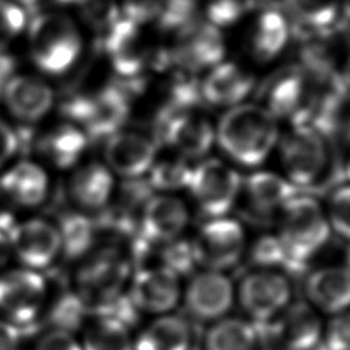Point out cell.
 <instances>
[{"instance_id":"obj_16","label":"cell","mask_w":350,"mask_h":350,"mask_svg":"<svg viewBox=\"0 0 350 350\" xmlns=\"http://www.w3.org/2000/svg\"><path fill=\"white\" fill-rule=\"evenodd\" d=\"M11 247L19 267L37 272L52 265L63 252L57 226L41 217L15 223L11 231Z\"/></svg>"},{"instance_id":"obj_15","label":"cell","mask_w":350,"mask_h":350,"mask_svg":"<svg viewBox=\"0 0 350 350\" xmlns=\"http://www.w3.org/2000/svg\"><path fill=\"white\" fill-rule=\"evenodd\" d=\"M182 297L191 319L215 323L227 317L234 305L235 288L224 272L201 269L190 276Z\"/></svg>"},{"instance_id":"obj_6","label":"cell","mask_w":350,"mask_h":350,"mask_svg":"<svg viewBox=\"0 0 350 350\" xmlns=\"http://www.w3.org/2000/svg\"><path fill=\"white\" fill-rule=\"evenodd\" d=\"M243 178L219 159H204L191 167L187 190L206 219L227 216L237 206Z\"/></svg>"},{"instance_id":"obj_17","label":"cell","mask_w":350,"mask_h":350,"mask_svg":"<svg viewBox=\"0 0 350 350\" xmlns=\"http://www.w3.org/2000/svg\"><path fill=\"white\" fill-rule=\"evenodd\" d=\"M170 59L185 72L213 68L223 62L226 45L220 30L212 23L191 21L178 30Z\"/></svg>"},{"instance_id":"obj_30","label":"cell","mask_w":350,"mask_h":350,"mask_svg":"<svg viewBox=\"0 0 350 350\" xmlns=\"http://www.w3.org/2000/svg\"><path fill=\"white\" fill-rule=\"evenodd\" d=\"M205 350H258L260 336L254 323L224 317L211 324L204 338Z\"/></svg>"},{"instance_id":"obj_45","label":"cell","mask_w":350,"mask_h":350,"mask_svg":"<svg viewBox=\"0 0 350 350\" xmlns=\"http://www.w3.org/2000/svg\"><path fill=\"white\" fill-rule=\"evenodd\" d=\"M19 343V328L0 317V350H18Z\"/></svg>"},{"instance_id":"obj_28","label":"cell","mask_w":350,"mask_h":350,"mask_svg":"<svg viewBox=\"0 0 350 350\" xmlns=\"http://www.w3.org/2000/svg\"><path fill=\"white\" fill-rule=\"evenodd\" d=\"M88 145V135L82 129L72 124H60L46 131L38 141L41 157L56 170L74 168Z\"/></svg>"},{"instance_id":"obj_12","label":"cell","mask_w":350,"mask_h":350,"mask_svg":"<svg viewBox=\"0 0 350 350\" xmlns=\"http://www.w3.org/2000/svg\"><path fill=\"white\" fill-rule=\"evenodd\" d=\"M48 299L41 272L23 267L0 272V317L19 327L34 321Z\"/></svg>"},{"instance_id":"obj_14","label":"cell","mask_w":350,"mask_h":350,"mask_svg":"<svg viewBox=\"0 0 350 350\" xmlns=\"http://www.w3.org/2000/svg\"><path fill=\"white\" fill-rule=\"evenodd\" d=\"M156 144L185 159H201L215 142V130L198 109L156 115Z\"/></svg>"},{"instance_id":"obj_27","label":"cell","mask_w":350,"mask_h":350,"mask_svg":"<svg viewBox=\"0 0 350 350\" xmlns=\"http://www.w3.org/2000/svg\"><path fill=\"white\" fill-rule=\"evenodd\" d=\"M190 323L176 314H160L148 323L134 338L133 350H191Z\"/></svg>"},{"instance_id":"obj_47","label":"cell","mask_w":350,"mask_h":350,"mask_svg":"<svg viewBox=\"0 0 350 350\" xmlns=\"http://www.w3.org/2000/svg\"><path fill=\"white\" fill-rule=\"evenodd\" d=\"M342 77V81L345 83V86L347 88V90L350 92V56L347 59V63H346V67L343 70V74L340 75Z\"/></svg>"},{"instance_id":"obj_10","label":"cell","mask_w":350,"mask_h":350,"mask_svg":"<svg viewBox=\"0 0 350 350\" xmlns=\"http://www.w3.org/2000/svg\"><path fill=\"white\" fill-rule=\"evenodd\" d=\"M235 297L252 323L264 324L288 306L293 286L290 278L279 271L253 268L239 280Z\"/></svg>"},{"instance_id":"obj_9","label":"cell","mask_w":350,"mask_h":350,"mask_svg":"<svg viewBox=\"0 0 350 350\" xmlns=\"http://www.w3.org/2000/svg\"><path fill=\"white\" fill-rule=\"evenodd\" d=\"M197 265L202 269L226 272L235 267L246 252V231L234 217L208 219L191 239Z\"/></svg>"},{"instance_id":"obj_31","label":"cell","mask_w":350,"mask_h":350,"mask_svg":"<svg viewBox=\"0 0 350 350\" xmlns=\"http://www.w3.org/2000/svg\"><path fill=\"white\" fill-rule=\"evenodd\" d=\"M284 4L301 36L331 30L340 11V0H284Z\"/></svg>"},{"instance_id":"obj_25","label":"cell","mask_w":350,"mask_h":350,"mask_svg":"<svg viewBox=\"0 0 350 350\" xmlns=\"http://www.w3.org/2000/svg\"><path fill=\"white\" fill-rule=\"evenodd\" d=\"M254 77L235 63H219L200 85L205 103L216 107H235L249 96Z\"/></svg>"},{"instance_id":"obj_49","label":"cell","mask_w":350,"mask_h":350,"mask_svg":"<svg viewBox=\"0 0 350 350\" xmlns=\"http://www.w3.org/2000/svg\"><path fill=\"white\" fill-rule=\"evenodd\" d=\"M343 174H345V176L347 178V180L350 183V156H349V159H347V161H346V164L343 167Z\"/></svg>"},{"instance_id":"obj_5","label":"cell","mask_w":350,"mask_h":350,"mask_svg":"<svg viewBox=\"0 0 350 350\" xmlns=\"http://www.w3.org/2000/svg\"><path fill=\"white\" fill-rule=\"evenodd\" d=\"M130 273V262L115 246L88 254L75 273L78 299L89 308L103 309L123 293Z\"/></svg>"},{"instance_id":"obj_1","label":"cell","mask_w":350,"mask_h":350,"mask_svg":"<svg viewBox=\"0 0 350 350\" xmlns=\"http://www.w3.org/2000/svg\"><path fill=\"white\" fill-rule=\"evenodd\" d=\"M220 149L243 167L261 165L279 141L276 119L258 104L231 107L215 130Z\"/></svg>"},{"instance_id":"obj_51","label":"cell","mask_w":350,"mask_h":350,"mask_svg":"<svg viewBox=\"0 0 350 350\" xmlns=\"http://www.w3.org/2000/svg\"><path fill=\"white\" fill-rule=\"evenodd\" d=\"M346 268L350 271V249L347 250V254H346Z\"/></svg>"},{"instance_id":"obj_50","label":"cell","mask_w":350,"mask_h":350,"mask_svg":"<svg viewBox=\"0 0 350 350\" xmlns=\"http://www.w3.org/2000/svg\"><path fill=\"white\" fill-rule=\"evenodd\" d=\"M258 350H278V349H275L273 346H271V345L264 343V342L260 340V349H258Z\"/></svg>"},{"instance_id":"obj_24","label":"cell","mask_w":350,"mask_h":350,"mask_svg":"<svg viewBox=\"0 0 350 350\" xmlns=\"http://www.w3.org/2000/svg\"><path fill=\"white\" fill-rule=\"evenodd\" d=\"M115 193V175L103 163L79 165L68 180V194L82 211L104 209Z\"/></svg>"},{"instance_id":"obj_48","label":"cell","mask_w":350,"mask_h":350,"mask_svg":"<svg viewBox=\"0 0 350 350\" xmlns=\"http://www.w3.org/2000/svg\"><path fill=\"white\" fill-rule=\"evenodd\" d=\"M41 0H12V3H15V4H22V5H25V7H33V5H36L37 3H40Z\"/></svg>"},{"instance_id":"obj_2","label":"cell","mask_w":350,"mask_h":350,"mask_svg":"<svg viewBox=\"0 0 350 350\" xmlns=\"http://www.w3.org/2000/svg\"><path fill=\"white\" fill-rule=\"evenodd\" d=\"M278 237L290 257L305 267L328 243L331 227L324 206L312 196L295 194L278 216Z\"/></svg>"},{"instance_id":"obj_35","label":"cell","mask_w":350,"mask_h":350,"mask_svg":"<svg viewBox=\"0 0 350 350\" xmlns=\"http://www.w3.org/2000/svg\"><path fill=\"white\" fill-rule=\"evenodd\" d=\"M157 264L165 267L176 276H191L194 269L198 268L191 239H185L183 237L160 245Z\"/></svg>"},{"instance_id":"obj_38","label":"cell","mask_w":350,"mask_h":350,"mask_svg":"<svg viewBox=\"0 0 350 350\" xmlns=\"http://www.w3.org/2000/svg\"><path fill=\"white\" fill-rule=\"evenodd\" d=\"M200 0H164V7L157 18V26L161 30H179L191 21L197 11Z\"/></svg>"},{"instance_id":"obj_13","label":"cell","mask_w":350,"mask_h":350,"mask_svg":"<svg viewBox=\"0 0 350 350\" xmlns=\"http://www.w3.org/2000/svg\"><path fill=\"white\" fill-rule=\"evenodd\" d=\"M283 175L271 171H256L242 180L237 205L242 216L257 226H268L278 220L284 205L298 194Z\"/></svg>"},{"instance_id":"obj_8","label":"cell","mask_w":350,"mask_h":350,"mask_svg":"<svg viewBox=\"0 0 350 350\" xmlns=\"http://www.w3.org/2000/svg\"><path fill=\"white\" fill-rule=\"evenodd\" d=\"M63 111L83 127L86 135L92 138H109L127 120L130 100L124 89L105 86L96 93L68 100Z\"/></svg>"},{"instance_id":"obj_39","label":"cell","mask_w":350,"mask_h":350,"mask_svg":"<svg viewBox=\"0 0 350 350\" xmlns=\"http://www.w3.org/2000/svg\"><path fill=\"white\" fill-rule=\"evenodd\" d=\"M323 343L328 350H350V309L332 316L324 327Z\"/></svg>"},{"instance_id":"obj_22","label":"cell","mask_w":350,"mask_h":350,"mask_svg":"<svg viewBox=\"0 0 350 350\" xmlns=\"http://www.w3.org/2000/svg\"><path fill=\"white\" fill-rule=\"evenodd\" d=\"M306 302L317 312L331 316L350 309V271L342 265H327L306 275Z\"/></svg>"},{"instance_id":"obj_42","label":"cell","mask_w":350,"mask_h":350,"mask_svg":"<svg viewBox=\"0 0 350 350\" xmlns=\"http://www.w3.org/2000/svg\"><path fill=\"white\" fill-rule=\"evenodd\" d=\"M33 350H82V346L70 331L55 328L40 336Z\"/></svg>"},{"instance_id":"obj_40","label":"cell","mask_w":350,"mask_h":350,"mask_svg":"<svg viewBox=\"0 0 350 350\" xmlns=\"http://www.w3.org/2000/svg\"><path fill=\"white\" fill-rule=\"evenodd\" d=\"M26 23L23 10L8 0H0V46L18 36Z\"/></svg>"},{"instance_id":"obj_52","label":"cell","mask_w":350,"mask_h":350,"mask_svg":"<svg viewBox=\"0 0 350 350\" xmlns=\"http://www.w3.org/2000/svg\"><path fill=\"white\" fill-rule=\"evenodd\" d=\"M313 350H328V349H327V347H325V346H324V343H323V342H321V343H320V345H319V346H317V347H314V349H313Z\"/></svg>"},{"instance_id":"obj_26","label":"cell","mask_w":350,"mask_h":350,"mask_svg":"<svg viewBox=\"0 0 350 350\" xmlns=\"http://www.w3.org/2000/svg\"><path fill=\"white\" fill-rule=\"evenodd\" d=\"M3 94L11 113L27 123L44 118L53 103L51 88L41 79L29 75H18L8 79Z\"/></svg>"},{"instance_id":"obj_20","label":"cell","mask_w":350,"mask_h":350,"mask_svg":"<svg viewBox=\"0 0 350 350\" xmlns=\"http://www.w3.org/2000/svg\"><path fill=\"white\" fill-rule=\"evenodd\" d=\"M157 144L150 137L135 131H118L104 148L108 170L126 180L145 178L157 157Z\"/></svg>"},{"instance_id":"obj_46","label":"cell","mask_w":350,"mask_h":350,"mask_svg":"<svg viewBox=\"0 0 350 350\" xmlns=\"http://www.w3.org/2000/svg\"><path fill=\"white\" fill-rule=\"evenodd\" d=\"M12 70H14V60L7 55L0 53V93L3 92Z\"/></svg>"},{"instance_id":"obj_41","label":"cell","mask_w":350,"mask_h":350,"mask_svg":"<svg viewBox=\"0 0 350 350\" xmlns=\"http://www.w3.org/2000/svg\"><path fill=\"white\" fill-rule=\"evenodd\" d=\"M164 7V0H123L124 18L137 25L157 21Z\"/></svg>"},{"instance_id":"obj_34","label":"cell","mask_w":350,"mask_h":350,"mask_svg":"<svg viewBox=\"0 0 350 350\" xmlns=\"http://www.w3.org/2000/svg\"><path fill=\"white\" fill-rule=\"evenodd\" d=\"M191 167L187 159L172 152L163 157L157 154L145 180L153 193L174 194V191L187 187Z\"/></svg>"},{"instance_id":"obj_29","label":"cell","mask_w":350,"mask_h":350,"mask_svg":"<svg viewBox=\"0 0 350 350\" xmlns=\"http://www.w3.org/2000/svg\"><path fill=\"white\" fill-rule=\"evenodd\" d=\"M290 37V23L283 12L276 8L262 11L252 34V53L258 62H269L286 46Z\"/></svg>"},{"instance_id":"obj_33","label":"cell","mask_w":350,"mask_h":350,"mask_svg":"<svg viewBox=\"0 0 350 350\" xmlns=\"http://www.w3.org/2000/svg\"><path fill=\"white\" fill-rule=\"evenodd\" d=\"M249 258L257 269L279 271L288 278L299 275L305 269L290 257L278 235L265 234L258 237L250 246Z\"/></svg>"},{"instance_id":"obj_36","label":"cell","mask_w":350,"mask_h":350,"mask_svg":"<svg viewBox=\"0 0 350 350\" xmlns=\"http://www.w3.org/2000/svg\"><path fill=\"white\" fill-rule=\"evenodd\" d=\"M324 209L331 231L350 243V183L335 187Z\"/></svg>"},{"instance_id":"obj_19","label":"cell","mask_w":350,"mask_h":350,"mask_svg":"<svg viewBox=\"0 0 350 350\" xmlns=\"http://www.w3.org/2000/svg\"><path fill=\"white\" fill-rule=\"evenodd\" d=\"M138 220L141 238L164 245L182 237L190 221V212L178 196L153 193L142 206Z\"/></svg>"},{"instance_id":"obj_32","label":"cell","mask_w":350,"mask_h":350,"mask_svg":"<svg viewBox=\"0 0 350 350\" xmlns=\"http://www.w3.org/2000/svg\"><path fill=\"white\" fill-rule=\"evenodd\" d=\"M131 328L120 320L100 314L85 327L82 350H133L134 338Z\"/></svg>"},{"instance_id":"obj_44","label":"cell","mask_w":350,"mask_h":350,"mask_svg":"<svg viewBox=\"0 0 350 350\" xmlns=\"http://www.w3.org/2000/svg\"><path fill=\"white\" fill-rule=\"evenodd\" d=\"M10 217L0 215V272L4 271L10 258L12 257L11 231L15 223H8Z\"/></svg>"},{"instance_id":"obj_53","label":"cell","mask_w":350,"mask_h":350,"mask_svg":"<svg viewBox=\"0 0 350 350\" xmlns=\"http://www.w3.org/2000/svg\"><path fill=\"white\" fill-rule=\"evenodd\" d=\"M256 3H258V1H267V0H254Z\"/></svg>"},{"instance_id":"obj_18","label":"cell","mask_w":350,"mask_h":350,"mask_svg":"<svg viewBox=\"0 0 350 350\" xmlns=\"http://www.w3.org/2000/svg\"><path fill=\"white\" fill-rule=\"evenodd\" d=\"M104 48L116 74L126 79H137L149 64L154 63L139 25L124 16L118 18L107 29Z\"/></svg>"},{"instance_id":"obj_37","label":"cell","mask_w":350,"mask_h":350,"mask_svg":"<svg viewBox=\"0 0 350 350\" xmlns=\"http://www.w3.org/2000/svg\"><path fill=\"white\" fill-rule=\"evenodd\" d=\"M254 4V0H208L206 21L217 29L232 26L239 22Z\"/></svg>"},{"instance_id":"obj_11","label":"cell","mask_w":350,"mask_h":350,"mask_svg":"<svg viewBox=\"0 0 350 350\" xmlns=\"http://www.w3.org/2000/svg\"><path fill=\"white\" fill-rule=\"evenodd\" d=\"M256 327L260 340L278 350H313L324 335L319 312L305 301L290 302L272 321Z\"/></svg>"},{"instance_id":"obj_43","label":"cell","mask_w":350,"mask_h":350,"mask_svg":"<svg viewBox=\"0 0 350 350\" xmlns=\"http://www.w3.org/2000/svg\"><path fill=\"white\" fill-rule=\"evenodd\" d=\"M18 146L19 141L15 131L0 120V168H3L11 160V157L16 153Z\"/></svg>"},{"instance_id":"obj_23","label":"cell","mask_w":350,"mask_h":350,"mask_svg":"<svg viewBox=\"0 0 350 350\" xmlns=\"http://www.w3.org/2000/svg\"><path fill=\"white\" fill-rule=\"evenodd\" d=\"M0 191L15 206L36 208L48 197L49 176L42 165L21 160L0 175Z\"/></svg>"},{"instance_id":"obj_4","label":"cell","mask_w":350,"mask_h":350,"mask_svg":"<svg viewBox=\"0 0 350 350\" xmlns=\"http://www.w3.org/2000/svg\"><path fill=\"white\" fill-rule=\"evenodd\" d=\"M30 53L42 71L62 74L77 60L82 41L74 22L56 12L37 15L29 30Z\"/></svg>"},{"instance_id":"obj_3","label":"cell","mask_w":350,"mask_h":350,"mask_svg":"<svg viewBox=\"0 0 350 350\" xmlns=\"http://www.w3.org/2000/svg\"><path fill=\"white\" fill-rule=\"evenodd\" d=\"M279 159L284 178L297 189L314 187L331 170L327 139L309 126H293L279 142Z\"/></svg>"},{"instance_id":"obj_7","label":"cell","mask_w":350,"mask_h":350,"mask_svg":"<svg viewBox=\"0 0 350 350\" xmlns=\"http://www.w3.org/2000/svg\"><path fill=\"white\" fill-rule=\"evenodd\" d=\"M316 86L301 66H291L272 74L258 90V97L275 119L288 118L293 126L308 123Z\"/></svg>"},{"instance_id":"obj_21","label":"cell","mask_w":350,"mask_h":350,"mask_svg":"<svg viewBox=\"0 0 350 350\" xmlns=\"http://www.w3.org/2000/svg\"><path fill=\"white\" fill-rule=\"evenodd\" d=\"M129 295L141 313L167 314L182 298L180 278L163 265L141 267L130 282Z\"/></svg>"}]
</instances>
